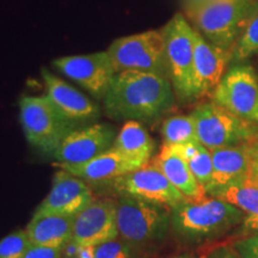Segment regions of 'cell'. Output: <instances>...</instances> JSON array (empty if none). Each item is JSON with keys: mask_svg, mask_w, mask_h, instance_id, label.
Returning a JSON list of instances; mask_svg holds the SVG:
<instances>
[{"mask_svg": "<svg viewBox=\"0 0 258 258\" xmlns=\"http://www.w3.org/2000/svg\"><path fill=\"white\" fill-rule=\"evenodd\" d=\"M169 77L140 71H123L114 76L103 99L105 112L115 120L152 121L175 104Z\"/></svg>", "mask_w": 258, "mask_h": 258, "instance_id": "cell-1", "label": "cell"}, {"mask_svg": "<svg viewBox=\"0 0 258 258\" xmlns=\"http://www.w3.org/2000/svg\"><path fill=\"white\" fill-rule=\"evenodd\" d=\"M190 25L228 54L258 11V0H208L184 9Z\"/></svg>", "mask_w": 258, "mask_h": 258, "instance_id": "cell-2", "label": "cell"}, {"mask_svg": "<svg viewBox=\"0 0 258 258\" xmlns=\"http://www.w3.org/2000/svg\"><path fill=\"white\" fill-rule=\"evenodd\" d=\"M245 214L230 203L207 194L185 199L171 209V225L179 237L189 241L209 240L227 233L244 222Z\"/></svg>", "mask_w": 258, "mask_h": 258, "instance_id": "cell-3", "label": "cell"}, {"mask_svg": "<svg viewBox=\"0 0 258 258\" xmlns=\"http://www.w3.org/2000/svg\"><path fill=\"white\" fill-rule=\"evenodd\" d=\"M19 120L29 144L46 153L55 152L61 141L78 125L70 121L47 96L22 97Z\"/></svg>", "mask_w": 258, "mask_h": 258, "instance_id": "cell-4", "label": "cell"}, {"mask_svg": "<svg viewBox=\"0 0 258 258\" xmlns=\"http://www.w3.org/2000/svg\"><path fill=\"white\" fill-rule=\"evenodd\" d=\"M106 51L116 73L140 71L169 77L165 41L161 30H148L120 37L112 42Z\"/></svg>", "mask_w": 258, "mask_h": 258, "instance_id": "cell-5", "label": "cell"}, {"mask_svg": "<svg viewBox=\"0 0 258 258\" xmlns=\"http://www.w3.org/2000/svg\"><path fill=\"white\" fill-rule=\"evenodd\" d=\"M190 115L200 144L209 151L251 143L258 137V124L241 120L213 102L198 105Z\"/></svg>", "mask_w": 258, "mask_h": 258, "instance_id": "cell-6", "label": "cell"}, {"mask_svg": "<svg viewBox=\"0 0 258 258\" xmlns=\"http://www.w3.org/2000/svg\"><path fill=\"white\" fill-rule=\"evenodd\" d=\"M160 30L173 91L180 101H194V28L184 15L176 14Z\"/></svg>", "mask_w": 258, "mask_h": 258, "instance_id": "cell-7", "label": "cell"}, {"mask_svg": "<svg viewBox=\"0 0 258 258\" xmlns=\"http://www.w3.org/2000/svg\"><path fill=\"white\" fill-rule=\"evenodd\" d=\"M116 206L118 237L134 246L163 239L169 230V208L127 196H121Z\"/></svg>", "mask_w": 258, "mask_h": 258, "instance_id": "cell-8", "label": "cell"}, {"mask_svg": "<svg viewBox=\"0 0 258 258\" xmlns=\"http://www.w3.org/2000/svg\"><path fill=\"white\" fill-rule=\"evenodd\" d=\"M211 97L231 114L258 124V74L251 64H232Z\"/></svg>", "mask_w": 258, "mask_h": 258, "instance_id": "cell-9", "label": "cell"}, {"mask_svg": "<svg viewBox=\"0 0 258 258\" xmlns=\"http://www.w3.org/2000/svg\"><path fill=\"white\" fill-rule=\"evenodd\" d=\"M114 188L121 196L143 200L170 211L186 199L152 163L116 178Z\"/></svg>", "mask_w": 258, "mask_h": 258, "instance_id": "cell-10", "label": "cell"}, {"mask_svg": "<svg viewBox=\"0 0 258 258\" xmlns=\"http://www.w3.org/2000/svg\"><path fill=\"white\" fill-rule=\"evenodd\" d=\"M53 66L97 99H104L116 74L108 51L57 57L53 61Z\"/></svg>", "mask_w": 258, "mask_h": 258, "instance_id": "cell-11", "label": "cell"}, {"mask_svg": "<svg viewBox=\"0 0 258 258\" xmlns=\"http://www.w3.org/2000/svg\"><path fill=\"white\" fill-rule=\"evenodd\" d=\"M118 238L117 206L109 199L93 200L73 217L72 240L79 246L95 247Z\"/></svg>", "mask_w": 258, "mask_h": 258, "instance_id": "cell-12", "label": "cell"}, {"mask_svg": "<svg viewBox=\"0 0 258 258\" xmlns=\"http://www.w3.org/2000/svg\"><path fill=\"white\" fill-rule=\"evenodd\" d=\"M115 129L106 123L77 128L61 141L53 156L59 163L82 164L112 147Z\"/></svg>", "mask_w": 258, "mask_h": 258, "instance_id": "cell-13", "label": "cell"}, {"mask_svg": "<svg viewBox=\"0 0 258 258\" xmlns=\"http://www.w3.org/2000/svg\"><path fill=\"white\" fill-rule=\"evenodd\" d=\"M92 201L91 189L82 178L60 170L54 176L50 191L38 206L35 214L74 217Z\"/></svg>", "mask_w": 258, "mask_h": 258, "instance_id": "cell-14", "label": "cell"}, {"mask_svg": "<svg viewBox=\"0 0 258 258\" xmlns=\"http://www.w3.org/2000/svg\"><path fill=\"white\" fill-rule=\"evenodd\" d=\"M230 54L194 29V96L195 99L212 95L226 73Z\"/></svg>", "mask_w": 258, "mask_h": 258, "instance_id": "cell-15", "label": "cell"}, {"mask_svg": "<svg viewBox=\"0 0 258 258\" xmlns=\"http://www.w3.org/2000/svg\"><path fill=\"white\" fill-rule=\"evenodd\" d=\"M253 141L211 151L213 159V178L212 184L207 190L215 186L251 182Z\"/></svg>", "mask_w": 258, "mask_h": 258, "instance_id": "cell-16", "label": "cell"}, {"mask_svg": "<svg viewBox=\"0 0 258 258\" xmlns=\"http://www.w3.org/2000/svg\"><path fill=\"white\" fill-rule=\"evenodd\" d=\"M41 76L47 90L46 96L70 121L79 124L99 117L98 105L76 88L57 78L47 69H42Z\"/></svg>", "mask_w": 258, "mask_h": 258, "instance_id": "cell-17", "label": "cell"}, {"mask_svg": "<svg viewBox=\"0 0 258 258\" xmlns=\"http://www.w3.org/2000/svg\"><path fill=\"white\" fill-rule=\"evenodd\" d=\"M61 170L66 171L71 175L89 182H105V180H115L118 177L127 175L140 169L134 161L125 158L114 147L109 148L92 159L82 164H63L57 163Z\"/></svg>", "mask_w": 258, "mask_h": 258, "instance_id": "cell-18", "label": "cell"}, {"mask_svg": "<svg viewBox=\"0 0 258 258\" xmlns=\"http://www.w3.org/2000/svg\"><path fill=\"white\" fill-rule=\"evenodd\" d=\"M151 163L156 165L170 180L171 184L178 189L186 199H198L207 194L194 177L186 160L173 146L163 144L159 154Z\"/></svg>", "mask_w": 258, "mask_h": 258, "instance_id": "cell-19", "label": "cell"}, {"mask_svg": "<svg viewBox=\"0 0 258 258\" xmlns=\"http://www.w3.org/2000/svg\"><path fill=\"white\" fill-rule=\"evenodd\" d=\"M25 231L32 245L62 249L72 239L73 217L34 214Z\"/></svg>", "mask_w": 258, "mask_h": 258, "instance_id": "cell-20", "label": "cell"}, {"mask_svg": "<svg viewBox=\"0 0 258 258\" xmlns=\"http://www.w3.org/2000/svg\"><path fill=\"white\" fill-rule=\"evenodd\" d=\"M112 147L143 167L150 163L156 150V144L140 122L129 120L116 135Z\"/></svg>", "mask_w": 258, "mask_h": 258, "instance_id": "cell-21", "label": "cell"}, {"mask_svg": "<svg viewBox=\"0 0 258 258\" xmlns=\"http://www.w3.org/2000/svg\"><path fill=\"white\" fill-rule=\"evenodd\" d=\"M207 195L230 203L245 214V218H258V186L251 183L215 186Z\"/></svg>", "mask_w": 258, "mask_h": 258, "instance_id": "cell-22", "label": "cell"}, {"mask_svg": "<svg viewBox=\"0 0 258 258\" xmlns=\"http://www.w3.org/2000/svg\"><path fill=\"white\" fill-rule=\"evenodd\" d=\"M161 134L164 145L170 146L200 143L195 121L191 115L171 116L166 118L161 127Z\"/></svg>", "mask_w": 258, "mask_h": 258, "instance_id": "cell-23", "label": "cell"}, {"mask_svg": "<svg viewBox=\"0 0 258 258\" xmlns=\"http://www.w3.org/2000/svg\"><path fill=\"white\" fill-rule=\"evenodd\" d=\"M258 53V11L245 29L230 56V63H241Z\"/></svg>", "mask_w": 258, "mask_h": 258, "instance_id": "cell-24", "label": "cell"}, {"mask_svg": "<svg viewBox=\"0 0 258 258\" xmlns=\"http://www.w3.org/2000/svg\"><path fill=\"white\" fill-rule=\"evenodd\" d=\"M186 163L196 180L203 186V189L207 190L212 184L213 178V159L211 151L202 144H199L196 151L186 160Z\"/></svg>", "mask_w": 258, "mask_h": 258, "instance_id": "cell-25", "label": "cell"}, {"mask_svg": "<svg viewBox=\"0 0 258 258\" xmlns=\"http://www.w3.org/2000/svg\"><path fill=\"white\" fill-rule=\"evenodd\" d=\"M30 245L27 231L14 232L0 240V258H21Z\"/></svg>", "mask_w": 258, "mask_h": 258, "instance_id": "cell-26", "label": "cell"}, {"mask_svg": "<svg viewBox=\"0 0 258 258\" xmlns=\"http://www.w3.org/2000/svg\"><path fill=\"white\" fill-rule=\"evenodd\" d=\"M134 245L123 239L104 241L93 247V258H134Z\"/></svg>", "mask_w": 258, "mask_h": 258, "instance_id": "cell-27", "label": "cell"}, {"mask_svg": "<svg viewBox=\"0 0 258 258\" xmlns=\"http://www.w3.org/2000/svg\"><path fill=\"white\" fill-rule=\"evenodd\" d=\"M234 249L243 258H258V233L237 241Z\"/></svg>", "mask_w": 258, "mask_h": 258, "instance_id": "cell-28", "label": "cell"}, {"mask_svg": "<svg viewBox=\"0 0 258 258\" xmlns=\"http://www.w3.org/2000/svg\"><path fill=\"white\" fill-rule=\"evenodd\" d=\"M61 254H62V249L37 246L31 244L21 258H61Z\"/></svg>", "mask_w": 258, "mask_h": 258, "instance_id": "cell-29", "label": "cell"}, {"mask_svg": "<svg viewBox=\"0 0 258 258\" xmlns=\"http://www.w3.org/2000/svg\"><path fill=\"white\" fill-rule=\"evenodd\" d=\"M208 258H243L233 247L221 246L212 251Z\"/></svg>", "mask_w": 258, "mask_h": 258, "instance_id": "cell-30", "label": "cell"}, {"mask_svg": "<svg viewBox=\"0 0 258 258\" xmlns=\"http://www.w3.org/2000/svg\"><path fill=\"white\" fill-rule=\"evenodd\" d=\"M251 184H258V137L253 141L252 153V176H251Z\"/></svg>", "mask_w": 258, "mask_h": 258, "instance_id": "cell-31", "label": "cell"}, {"mask_svg": "<svg viewBox=\"0 0 258 258\" xmlns=\"http://www.w3.org/2000/svg\"><path fill=\"white\" fill-rule=\"evenodd\" d=\"M244 226L250 231H258V218H245Z\"/></svg>", "mask_w": 258, "mask_h": 258, "instance_id": "cell-32", "label": "cell"}, {"mask_svg": "<svg viewBox=\"0 0 258 258\" xmlns=\"http://www.w3.org/2000/svg\"><path fill=\"white\" fill-rule=\"evenodd\" d=\"M203 2H208V0H184V9L190 8V6H194V5H198L200 3H203Z\"/></svg>", "mask_w": 258, "mask_h": 258, "instance_id": "cell-33", "label": "cell"}, {"mask_svg": "<svg viewBox=\"0 0 258 258\" xmlns=\"http://www.w3.org/2000/svg\"><path fill=\"white\" fill-rule=\"evenodd\" d=\"M172 258H194V256L190 253H182V254H178V256H175Z\"/></svg>", "mask_w": 258, "mask_h": 258, "instance_id": "cell-34", "label": "cell"}, {"mask_svg": "<svg viewBox=\"0 0 258 258\" xmlns=\"http://www.w3.org/2000/svg\"><path fill=\"white\" fill-rule=\"evenodd\" d=\"M257 186H258V184H257Z\"/></svg>", "mask_w": 258, "mask_h": 258, "instance_id": "cell-35", "label": "cell"}]
</instances>
